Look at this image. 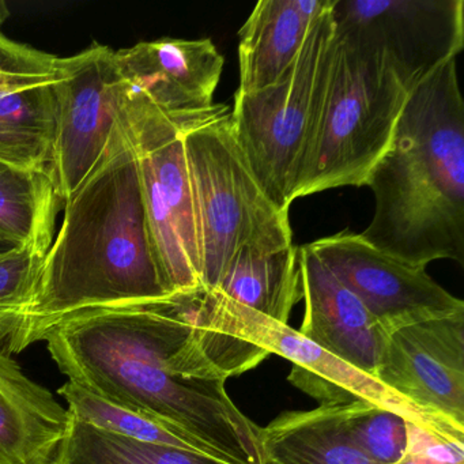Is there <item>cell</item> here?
<instances>
[{
    "label": "cell",
    "mask_w": 464,
    "mask_h": 464,
    "mask_svg": "<svg viewBox=\"0 0 464 464\" xmlns=\"http://www.w3.org/2000/svg\"><path fill=\"white\" fill-rule=\"evenodd\" d=\"M199 290L86 309L45 336L69 382L151 418L229 464H267L260 426L227 380L248 371L243 342L214 327Z\"/></svg>",
    "instance_id": "obj_1"
},
{
    "label": "cell",
    "mask_w": 464,
    "mask_h": 464,
    "mask_svg": "<svg viewBox=\"0 0 464 464\" xmlns=\"http://www.w3.org/2000/svg\"><path fill=\"white\" fill-rule=\"evenodd\" d=\"M63 208L34 297L15 312L12 354L44 341L78 312L173 295L151 241L137 157L119 121Z\"/></svg>",
    "instance_id": "obj_2"
},
{
    "label": "cell",
    "mask_w": 464,
    "mask_h": 464,
    "mask_svg": "<svg viewBox=\"0 0 464 464\" xmlns=\"http://www.w3.org/2000/svg\"><path fill=\"white\" fill-rule=\"evenodd\" d=\"M363 238L411 265L464 262V102L456 58L410 93L392 142L365 183Z\"/></svg>",
    "instance_id": "obj_3"
},
{
    "label": "cell",
    "mask_w": 464,
    "mask_h": 464,
    "mask_svg": "<svg viewBox=\"0 0 464 464\" xmlns=\"http://www.w3.org/2000/svg\"><path fill=\"white\" fill-rule=\"evenodd\" d=\"M409 96L384 50L336 29L322 121L297 199L365 186L392 142Z\"/></svg>",
    "instance_id": "obj_4"
},
{
    "label": "cell",
    "mask_w": 464,
    "mask_h": 464,
    "mask_svg": "<svg viewBox=\"0 0 464 464\" xmlns=\"http://www.w3.org/2000/svg\"><path fill=\"white\" fill-rule=\"evenodd\" d=\"M333 7L286 72L267 88L236 92L230 111L233 134L255 179L282 211L297 199L319 132L336 44Z\"/></svg>",
    "instance_id": "obj_5"
},
{
    "label": "cell",
    "mask_w": 464,
    "mask_h": 464,
    "mask_svg": "<svg viewBox=\"0 0 464 464\" xmlns=\"http://www.w3.org/2000/svg\"><path fill=\"white\" fill-rule=\"evenodd\" d=\"M202 289L213 290L230 259L256 243H293L289 211L268 199L235 134L230 111L184 135Z\"/></svg>",
    "instance_id": "obj_6"
},
{
    "label": "cell",
    "mask_w": 464,
    "mask_h": 464,
    "mask_svg": "<svg viewBox=\"0 0 464 464\" xmlns=\"http://www.w3.org/2000/svg\"><path fill=\"white\" fill-rule=\"evenodd\" d=\"M118 121L137 157L151 241L172 295L202 289L183 130L124 82Z\"/></svg>",
    "instance_id": "obj_7"
},
{
    "label": "cell",
    "mask_w": 464,
    "mask_h": 464,
    "mask_svg": "<svg viewBox=\"0 0 464 464\" xmlns=\"http://www.w3.org/2000/svg\"><path fill=\"white\" fill-rule=\"evenodd\" d=\"M202 301L210 319L224 333L246 343L278 354L292 363L289 382L320 406H344L363 401L377 404L426 430L464 437V429L429 417L401 396L388 390L376 377L349 365L301 335L289 324L252 311L217 290L202 289Z\"/></svg>",
    "instance_id": "obj_8"
},
{
    "label": "cell",
    "mask_w": 464,
    "mask_h": 464,
    "mask_svg": "<svg viewBox=\"0 0 464 464\" xmlns=\"http://www.w3.org/2000/svg\"><path fill=\"white\" fill-rule=\"evenodd\" d=\"M306 246L360 298L387 335L406 325L464 312L463 301L437 284L425 266L391 256L360 233L344 230Z\"/></svg>",
    "instance_id": "obj_9"
},
{
    "label": "cell",
    "mask_w": 464,
    "mask_h": 464,
    "mask_svg": "<svg viewBox=\"0 0 464 464\" xmlns=\"http://www.w3.org/2000/svg\"><path fill=\"white\" fill-rule=\"evenodd\" d=\"M58 131L51 178L62 203L66 202L93 169L107 148L118 121L124 81L115 51L93 44L88 50L59 58Z\"/></svg>",
    "instance_id": "obj_10"
},
{
    "label": "cell",
    "mask_w": 464,
    "mask_h": 464,
    "mask_svg": "<svg viewBox=\"0 0 464 464\" xmlns=\"http://www.w3.org/2000/svg\"><path fill=\"white\" fill-rule=\"evenodd\" d=\"M333 17L384 50L410 93L464 47L463 0H334Z\"/></svg>",
    "instance_id": "obj_11"
},
{
    "label": "cell",
    "mask_w": 464,
    "mask_h": 464,
    "mask_svg": "<svg viewBox=\"0 0 464 464\" xmlns=\"http://www.w3.org/2000/svg\"><path fill=\"white\" fill-rule=\"evenodd\" d=\"M374 377L429 417L464 429V312L391 333Z\"/></svg>",
    "instance_id": "obj_12"
},
{
    "label": "cell",
    "mask_w": 464,
    "mask_h": 464,
    "mask_svg": "<svg viewBox=\"0 0 464 464\" xmlns=\"http://www.w3.org/2000/svg\"><path fill=\"white\" fill-rule=\"evenodd\" d=\"M115 62L126 85L183 131L229 112L214 102L225 61L210 39L138 43L115 51Z\"/></svg>",
    "instance_id": "obj_13"
},
{
    "label": "cell",
    "mask_w": 464,
    "mask_h": 464,
    "mask_svg": "<svg viewBox=\"0 0 464 464\" xmlns=\"http://www.w3.org/2000/svg\"><path fill=\"white\" fill-rule=\"evenodd\" d=\"M14 325L15 311H0V464H53L72 415L13 358Z\"/></svg>",
    "instance_id": "obj_14"
},
{
    "label": "cell",
    "mask_w": 464,
    "mask_h": 464,
    "mask_svg": "<svg viewBox=\"0 0 464 464\" xmlns=\"http://www.w3.org/2000/svg\"><path fill=\"white\" fill-rule=\"evenodd\" d=\"M298 263L305 301L298 333L349 365L376 376L387 334L306 244L298 246Z\"/></svg>",
    "instance_id": "obj_15"
},
{
    "label": "cell",
    "mask_w": 464,
    "mask_h": 464,
    "mask_svg": "<svg viewBox=\"0 0 464 464\" xmlns=\"http://www.w3.org/2000/svg\"><path fill=\"white\" fill-rule=\"evenodd\" d=\"M334 0H260L238 32L240 88L260 91L276 83L297 58L317 21Z\"/></svg>",
    "instance_id": "obj_16"
},
{
    "label": "cell",
    "mask_w": 464,
    "mask_h": 464,
    "mask_svg": "<svg viewBox=\"0 0 464 464\" xmlns=\"http://www.w3.org/2000/svg\"><path fill=\"white\" fill-rule=\"evenodd\" d=\"M217 292L252 311L287 324L303 298L298 246L293 243H256L230 259Z\"/></svg>",
    "instance_id": "obj_17"
},
{
    "label": "cell",
    "mask_w": 464,
    "mask_h": 464,
    "mask_svg": "<svg viewBox=\"0 0 464 464\" xmlns=\"http://www.w3.org/2000/svg\"><path fill=\"white\" fill-rule=\"evenodd\" d=\"M260 436L267 464H374L350 439L343 406L284 412Z\"/></svg>",
    "instance_id": "obj_18"
},
{
    "label": "cell",
    "mask_w": 464,
    "mask_h": 464,
    "mask_svg": "<svg viewBox=\"0 0 464 464\" xmlns=\"http://www.w3.org/2000/svg\"><path fill=\"white\" fill-rule=\"evenodd\" d=\"M58 131L53 85L0 93V162L25 172H50Z\"/></svg>",
    "instance_id": "obj_19"
},
{
    "label": "cell",
    "mask_w": 464,
    "mask_h": 464,
    "mask_svg": "<svg viewBox=\"0 0 464 464\" xmlns=\"http://www.w3.org/2000/svg\"><path fill=\"white\" fill-rule=\"evenodd\" d=\"M61 203L50 172H25L0 162V235L47 255Z\"/></svg>",
    "instance_id": "obj_20"
},
{
    "label": "cell",
    "mask_w": 464,
    "mask_h": 464,
    "mask_svg": "<svg viewBox=\"0 0 464 464\" xmlns=\"http://www.w3.org/2000/svg\"><path fill=\"white\" fill-rule=\"evenodd\" d=\"M56 458L67 464H227L203 453L126 439L72 417Z\"/></svg>",
    "instance_id": "obj_21"
},
{
    "label": "cell",
    "mask_w": 464,
    "mask_h": 464,
    "mask_svg": "<svg viewBox=\"0 0 464 464\" xmlns=\"http://www.w3.org/2000/svg\"><path fill=\"white\" fill-rule=\"evenodd\" d=\"M58 393L69 403L72 417L81 422L126 437V439L135 440V441L180 448V450H192V452L216 458L205 448L199 447L186 437L179 436L157 420L110 403L69 380L59 388Z\"/></svg>",
    "instance_id": "obj_22"
},
{
    "label": "cell",
    "mask_w": 464,
    "mask_h": 464,
    "mask_svg": "<svg viewBox=\"0 0 464 464\" xmlns=\"http://www.w3.org/2000/svg\"><path fill=\"white\" fill-rule=\"evenodd\" d=\"M343 417L350 439L374 464H395L406 453L407 420L396 412L357 401L344 404Z\"/></svg>",
    "instance_id": "obj_23"
},
{
    "label": "cell",
    "mask_w": 464,
    "mask_h": 464,
    "mask_svg": "<svg viewBox=\"0 0 464 464\" xmlns=\"http://www.w3.org/2000/svg\"><path fill=\"white\" fill-rule=\"evenodd\" d=\"M59 58L7 39L0 32V93L53 85Z\"/></svg>",
    "instance_id": "obj_24"
},
{
    "label": "cell",
    "mask_w": 464,
    "mask_h": 464,
    "mask_svg": "<svg viewBox=\"0 0 464 464\" xmlns=\"http://www.w3.org/2000/svg\"><path fill=\"white\" fill-rule=\"evenodd\" d=\"M45 255L17 246L0 255V311L21 312L29 305Z\"/></svg>",
    "instance_id": "obj_25"
},
{
    "label": "cell",
    "mask_w": 464,
    "mask_h": 464,
    "mask_svg": "<svg viewBox=\"0 0 464 464\" xmlns=\"http://www.w3.org/2000/svg\"><path fill=\"white\" fill-rule=\"evenodd\" d=\"M409 444L395 464H464V437L447 436L407 422Z\"/></svg>",
    "instance_id": "obj_26"
},
{
    "label": "cell",
    "mask_w": 464,
    "mask_h": 464,
    "mask_svg": "<svg viewBox=\"0 0 464 464\" xmlns=\"http://www.w3.org/2000/svg\"><path fill=\"white\" fill-rule=\"evenodd\" d=\"M10 17V10L9 6H7L6 2L4 0H0V31H2V26L5 25L7 20Z\"/></svg>",
    "instance_id": "obj_27"
},
{
    "label": "cell",
    "mask_w": 464,
    "mask_h": 464,
    "mask_svg": "<svg viewBox=\"0 0 464 464\" xmlns=\"http://www.w3.org/2000/svg\"><path fill=\"white\" fill-rule=\"evenodd\" d=\"M17 244L10 241L9 238L5 237V236L0 235V255L5 254V252L10 251V249L17 248Z\"/></svg>",
    "instance_id": "obj_28"
},
{
    "label": "cell",
    "mask_w": 464,
    "mask_h": 464,
    "mask_svg": "<svg viewBox=\"0 0 464 464\" xmlns=\"http://www.w3.org/2000/svg\"><path fill=\"white\" fill-rule=\"evenodd\" d=\"M53 464H67L66 461L62 460V459L55 458V460L53 461Z\"/></svg>",
    "instance_id": "obj_29"
}]
</instances>
